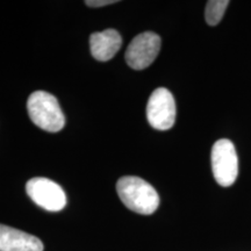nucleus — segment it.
<instances>
[{
	"mask_svg": "<svg viewBox=\"0 0 251 251\" xmlns=\"http://www.w3.org/2000/svg\"><path fill=\"white\" fill-rule=\"evenodd\" d=\"M117 192L124 205L139 214H152L159 206V196L152 185L136 176L120 178L117 183Z\"/></svg>",
	"mask_w": 251,
	"mask_h": 251,
	"instance_id": "obj_1",
	"label": "nucleus"
},
{
	"mask_svg": "<svg viewBox=\"0 0 251 251\" xmlns=\"http://www.w3.org/2000/svg\"><path fill=\"white\" fill-rule=\"evenodd\" d=\"M28 114L31 122L41 129L57 133L65 125V118L56 97L46 91H35L27 101Z\"/></svg>",
	"mask_w": 251,
	"mask_h": 251,
	"instance_id": "obj_2",
	"label": "nucleus"
},
{
	"mask_svg": "<svg viewBox=\"0 0 251 251\" xmlns=\"http://www.w3.org/2000/svg\"><path fill=\"white\" fill-rule=\"evenodd\" d=\"M212 170L216 183L224 187L231 186L238 176V157L231 141H216L212 148Z\"/></svg>",
	"mask_w": 251,
	"mask_h": 251,
	"instance_id": "obj_3",
	"label": "nucleus"
},
{
	"mask_svg": "<svg viewBox=\"0 0 251 251\" xmlns=\"http://www.w3.org/2000/svg\"><path fill=\"white\" fill-rule=\"evenodd\" d=\"M26 192L37 206L46 211L59 212L67 205L63 188L48 178H31L26 184Z\"/></svg>",
	"mask_w": 251,
	"mask_h": 251,
	"instance_id": "obj_4",
	"label": "nucleus"
},
{
	"mask_svg": "<svg viewBox=\"0 0 251 251\" xmlns=\"http://www.w3.org/2000/svg\"><path fill=\"white\" fill-rule=\"evenodd\" d=\"M161 43V37L152 31L139 34L131 40L126 50V62L134 70H143L148 68L158 56Z\"/></svg>",
	"mask_w": 251,
	"mask_h": 251,
	"instance_id": "obj_5",
	"label": "nucleus"
},
{
	"mask_svg": "<svg viewBox=\"0 0 251 251\" xmlns=\"http://www.w3.org/2000/svg\"><path fill=\"white\" fill-rule=\"evenodd\" d=\"M147 119L152 128L168 130L176 121V101L172 93L165 87H158L147 103Z\"/></svg>",
	"mask_w": 251,
	"mask_h": 251,
	"instance_id": "obj_6",
	"label": "nucleus"
},
{
	"mask_svg": "<svg viewBox=\"0 0 251 251\" xmlns=\"http://www.w3.org/2000/svg\"><path fill=\"white\" fill-rule=\"evenodd\" d=\"M40 238L19 229L0 225V251H43Z\"/></svg>",
	"mask_w": 251,
	"mask_h": 251,
	"instance_id": "obj_7",
	"label": "nucleus"
},
{
	"mask_svg": "<svg viewBox=\"0 0 251 251\" xmlns=\"http://www.w3.org/2000/svg\"><path fill=\"white\" fill-rule=\"evenodd\" d=\"M121 46V35L115 29L97 31L90 36L91 54L97 61L107 62L112 59Z\"/></svg>",
	"mask_w": 251,
	"mask_h": 251,
	"instance_id": "obj_8",
	"label": "nucleus"
},
{
	"mask_svg": "<svg viewBox=\"0 0 251 251\" xmlns=\"http://www.w3.org/2000/svg\"><path fill=\"white\" fill-rule=\"evenodd\" d=\"M229 5L228 0H209L206 5L205 18L209 26H216L224 18L226 8Z\"/></svg>",
	"mask_w": 251,
	"mask_h": 251,
	"instance_id": "obj_9",
	"label": "nucleus"
},
{
	"mask_svg": "<svg viewBox=\"0 0 251 251\" xmlns=\"http://www.w3.org/2000/svg\"><path fill=\"white\" fill-rule=\"evenodd\" d=\"M118 2L117 0H87L85 4L89 6V7H102V6L106 5H112Z\"/></svg>",
	"mask_w": 251,
	"mask_h": 251,
	"instance_id": "obj_10",
	"label": "nucleus"
}]
</instances>
